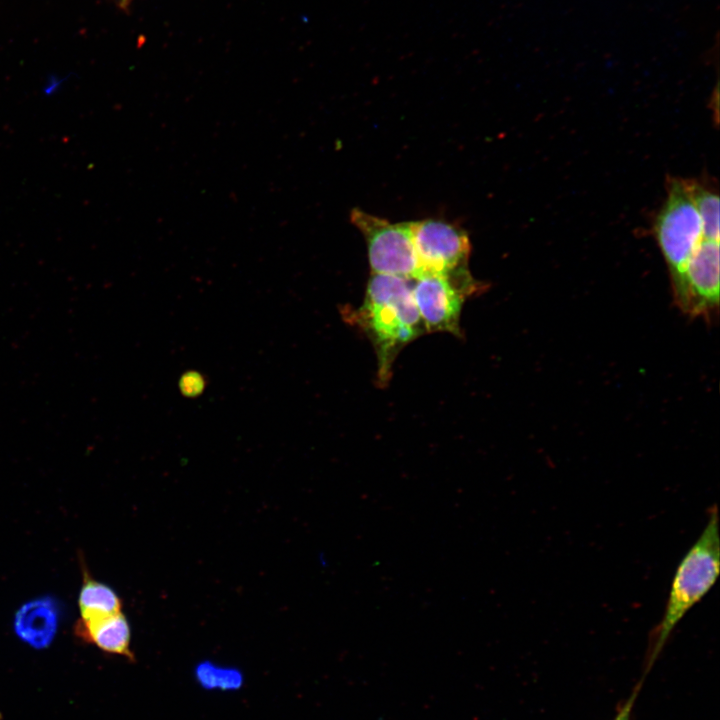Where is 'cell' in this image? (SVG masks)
<instances>
[{"label": "cell", "mask_w": 720, "mask_h": 720, "mask_svg": "<svg viewBox=\"0 0 720 720\" xmlns=\"http://www.w3.org/2000/svg\"><path fill=\"white\" fill-rule=\"evenodd\" d=\"M357 319L375 347L378 378L386 383L397 353L425 330L408 279L372 273Z\"/></svg>", "instance_id": "6da1fadb"}, {"label": "cell", "mask_w": 720, "mask_h": 720, "mask_svg": "<svg viewBox=\"0 0 720 720\" xmlns=\"http://www.w3.org/2000/svg\"><path fill=\"white\" fill-rule=\"evenodd\" d=\"M718 519L717 506L713 505L704 529L675 571L663 616L648 637L642 678L650 672L685 614L710 591L719 576Z\"/></svg>", "instance_id": "7a4b0ae2"}, {"label": "cell", "mask_w": 720, "mask_h": 720, "mask_svg": "<svg viewBox=\"0 0 720 720\" xmlns=\"http://www.w3.org/2000/svg\"><path fill=\"white\" fill-rule=\"evenodd\" d=\"M654 234L674 287L704 238L689 180L670 178L667 182V197L656 216Z\"/></svg>", "instance_id": "3957f363"}, {"label": "cell", "mask_w": 720, "mask_h": 720, "mask_svg": "<svg viewBox=\"0 0 720 720\" xmlns=\"http://www.w3.org/2000/svg\"><path fill=\"white\" fill-rule=\"evenodd\" d=\"M351 222L363 234L372 273L418 279L422 271L416 254L411 223H391L359 209Z\"/></svg>", "instance_id": "277c9868"}, {"label": "cell", "mask_w": 720, "mask_h": 720, "mask_svg": "<svg viewBox=\"0 0 720 720\" xmlns=\"http://www.w3.org/2000/svg\"><path fill=\"white\" fill-rule=\"evenodd\" d=\"M410 223L422 276L424 274H439L451 278L471 276L467 270L471 244L468 235L462 229L437 219Z\"/></svg>", "instance_id": "5b68a950"}, {"label": "cell", "mask_w": 720, "mask_h": 720, "mask_svg": "<svg viewBox=\"0 0 720 720\" xmlns=\"http://www.w3.org/2000/svg\"><path fill=\"white\" fill-rule=\"evenodd\" d=\"M478 289L472 277L451 278L424 274L412 288L415 304L427 332L460 335V314L465 297Z\"/></svg>", "instance_id": "8992f818"}, {"label": "cell", "mask_w": 720, "mask_h": 720, "mask_svg": "<svg viewBox=\"0 0 720 720\" xmlns=\"http://www.w3.org/2000/svg\"><path fill=\"white\" fill-rule=\"evenodd\" d=\"M675 303L691 317L711 319L719 304V241L705 239L672 287Z\"/></svg>", "instance_id": "52a82bcc"}, {"label": "cell", "mask_w": 720, "mask_h": 720, "mask_svg": "<svg viewBox=\"0 0 720 720\" xmlns=\"http://www.w3.org/2000/svg\"><path fill=\"white\" fill-rule=\"evenodd\" d=\"M76 634L101 650L134 660L130 649L131 632L122 612L82 620L76 625Z\"/></svg>", "instance_id": "ba28073f"}, {"label": "cell", "mask_w": 720, "mask_h": 720, "mask_svg": "<svg viewBox=\"0 0 720 720\" xmlns=\"http://www.w3.org/2000/svg\"><path fill=\"white\" fill-rule=\"evenodd\" d=\"M58 622L55 603L41 598L23 605L15 616L17 635L34 648H45L53 640Z\"/></svg>", "instance_id": "9c48e42d"}, {"label": "cell", "mask_w": 720, "mask_h": 720, "mask_svg": "<svg viewBox=\"0 0 720 720\" xmlns=\"http://www.w3.org/2000/svg\"><path fill=\"white\" fill-rule=\"evenodd\" d=\"M79 609L82 620L103 617L121 612V601L111 588L85 576Z\"/></svg>", "instance_id": "30bf717a"}, {"label": "cell", "mask_w": 720, "mask_h": 720, "mask_svg": "<svg viewBox=\"0 0 720 720\" xmlns=\"http://www.w3.org/2000/svg\"><path fill=\"white\" fill-rule=\"evenodd\" d=\"M693 202L701 220L703 237L719 241V197L710 187L689 180Z\"/></svg>", "instance_id": "8fae6325"}, {"label": "cell", "mask_w": 720, "mask_h": 720, "mask_svg": "<svg viewBox=\"0 0 720 720\" xmlns=\"http://www.w3.org/2000/svg\"><path fill=\"white\" fill-rule=\"evenodd\" d=\"M643 682L644 678H641L636 683L628 697L619 705L617 714L614 716L613 720H631L635 702L639 692L641 691Z\"/></svg>", "instance_id": "7c38bea8"}, {"label": "cell", "mask_w": 720, "mask_h": 720, "mask_svg": "<svg viewBox=\"0 0 720 720\" xmlns=\"http://www.w3.org/2000/svg\"><path fill=\"white\" fill-rule=\"evenodd\" d=\"M132 1L133 0H118V3L121 8H126Z\"/></svg>", "instance_id": "4fadbf2b"}]
</instances>
